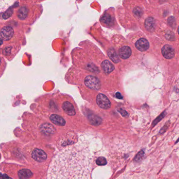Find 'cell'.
Wrapping results in <instances>:
<instances>
[{
	"mask_svg": "<svg viewBox=\"0 0 179 179\" xmlns=\"http://www.w3.org/2000/svg\"><path fill=\"white\" fill-rule=\"evenodd\" d=\"M93 157L78 146L65 148L54 157L47 179H91Z\"/></svg>",
	"mask_w": 179,
	"mask_h": 179,
	"instance_id": "cell-1",
	"label": "cell"
},
{
	"mask_svg": "<svg viewBox=\"0 0 179 179\" xmlns=\"http://www.w3.org/2000/svg\"><path fill=\"white\" fill-rule=\"evenodd\" d=\"M114 11V8H110L101 16L99 21L102 26L108 28H112L116 26L117 22Z\"/></svg>",
	"mask_w": 179,
	"mask_h": 179,
	"instance_id": "cell-2",
	"label": "cell"
},
{
	"mask_svg": "<svg viewBox=\"0 0 179 179\" xmlns=\"http://www.w3.org/2000/svg\"><path fill=\"white\" fill-rule=\"evenodd\" d=\"M85 84L87 87L91 89L98 90L101 89V84L98 78L93 76H86L84 81Z\"/></svg>",
	"mask_w": 179,
	"mask_h": 179,
	"instance_id": "cell-3",
	"label": "cell"
},
{
	"mask_svg": "<svg viewBox=\"0 0 179 179\" xmlns=\"http://www.w3.org/2000/svg\"><path fill=\"white\" fill-rule=\"evenodd\" d=\"M157 23L158 21L155 18L151 16H149L144 20V26L147 31L153 33L156 30Z\"/></svg>",
	"mask_w": 179,
	"mask_h": 179,
	"instance_id": "cell-4",
	"label": "cell"
},
{
	"mask_svg": "<svg viewBox=\"0 0 179 179\" xmlns=\"http://www.w3.org/2000/svg\"><path fill=\"white\" fill-rule=\"evenodd\" d=\"M97 103L102 109H107L111 106V103L106 96L99 94L97 96Z\"/></svg>",
	"mask_w": 179,
	"mask_h": 179,
	"instance_id": "cell-5",
	"label": "cell"
},
{
	"mask_svg": "<svg viewBox=\"0 0 179 179\" xmlns=\"http://www.w3.org/2000/svg\"><path fill=\"white\" fill-rule=\"evenodd\" d=\"M31 157L34 159L38 162H43L47 159V155L43 150L35 149L31 154Z\"/></svg>",
	"mask_w": 179,
	"mask_h": 179,
	"instance_id": "cell-6",
	"label": "cell"
},
{
	"mask_svg": "<svg viewBox=\"0 0 179 179\" xmlns=\"http://www.w3.org/2000/svg\"><path fill=\"white\" fill-rule=\"evenodd\" d=\"M149 43L146 38L141 37L138 39L136 43L135 46L140 51H144L149 48Z\"/></svg>",
	"mask_w": 179,
	"mask_h": 179,
	"instance_id": "cell-7",
	"label": "cell"
},
{
	"mask_svg": "<svg viewBox=\"0 0 179 179\" xmlns=\"http://www.w3.org/2000/svg\"><path fill=\"white\" fill-rule=\"evenodd\" d=\"M14 33L13 28L10 26H5L0 31V35L4 41H8L12 38Z\"/></svg>",
	"mask_w": 179,
	"mask_h": 179,
	"instance_id": "cell-8",
	"label": "cell"
},
{
	"mask_svg": "<svg viewBox=\"0 0 179 179\" xmlns=\"http://www.w3.org/2000/svg\"><path fill=\"white\" fill-rule=\"evenodd\" d=\"M161 51L164 57L167 59L173 58L175 54V51L173 47L169 45H164L162 48Z\"/></svg>",
	"mask_w": 179,
	"mask_h": 179,
	"instance_id": "cell-9",
	"label": "cell"
},
{
	"mask_svg": "<svg viewBox=\"0 0 179 179\" xmlns=\"http://www.w3.org/2000/svg\"><path fill=\"white\" fill-rule=\"evenodd\" d=\"M132 54V51L128 46H124L120 48L119 50V54L120 58L123 59H127L130 57Z\"/></svg>",
	"mask_w": 179,
	"mask_h": 179,
	"instance_id": "cell-10",
	"label": "cell"
},
{
	"mask_svg": "<svg viewBox=\"0 0 179 179\" xmlns=\"http://www.w3.org/2000/svg\"><path fill=\"white\" fill-rule=\"evenodd\" d=\"M62 108L67 115L74 116L76 114L75 108L73 104L69 102H65L63 104Z\"/></svg>",
	"mask_w": 179,
	"mask_h": 179,
	"instance_id": "cell-11",
	"label": "cell"
},
{
	"mask_svg": "<svg viewBox=\"0 0 179 179\" xmlns=\"http://www.w3.org/2000/svg\"><path fill=\"white\" fill-rule=\"evenodd\" d=\"M49 119L52 123L58 126H63L66 124V122L64 120V119L59 115L53 114L51 115Z\"/></svg>",
	"mask_w": 179,
	"mask_h": 179,
	"instance_id": "cell-12",
	"label": "cell"
},
{
	"mask_svg": "<svg viewBox=\"0 0 179 179\" xmlns=\"http://www.w3.org/2000/svg\"><path fill=\"white\" fill-rule=\"evenodd\" d=\"M102 70L107 74H109L112 72L114 69V67L111 62L108 60H104L101 63Z\"/></svg>",
	"mask_w": 179,
	"mask_h": 179,
	"instance_id": "cell-13",
	"label": "cell"
},
{
	"mask_svg": "<svg viewBox=\"0 0 179 179\" xmlns=\"http://www.w3.org/2000/svg\"><path fill=\"white\" fill-rule=\"evenodd\" d=\"M18 175L20 179H29L31 177L33 173L30 170L24 169L18 171Z\"/></svg>",
	"mask_w": 179,
	"mask_h": 179,
	"instance_id": "cell-14",
	"label": "cell"
},
{
	"mask_svg": "<svg viewBox=\"0 0 179 179\" xmlns=\"http://www.w3.org/2000/svg\"><path fill=\"white\" fill-rule=\"evenodd\" d=\"M15 0H0V12L6 10L11 6Z\"/></svg>",
	"mask_w": 179,
	"mask_h": 179,
	"instance_id": "cell-15",
	"label": "cell"
},
{
	"mask_svg": "<svg viewBox=\"0 0 179 179\" xmlns=\"http://www.w3.org/2000/svg\"><path fill=\"white\" fill-rule=\"evenodd\" d=\"M108 55L109 58L114 63H117L120 61L119 57L117 55L116 51L114 50V49H110L109 50L108 52Z\"/></svg>",
	"mask_w": 179,
	"mask_h": 179,
	"instance_id": "cell-16",
	"label": "cell"
},
{
	"mask_svg": "<svg viewBox=\"0 0 179 179\" xmlns=\"http://www.w3.org/2000/svg\"><path fill=\"white\" fill-rule=\"evenodd\" d=\"M28 8L26 7H22L18 11V18H19L20 20H25L26 18L28 17Z\"/></svg>",
	"mask_w": 179,
	"mask_h": 179,
	"instance_id": "cell-17",
	"label": "cell"
},
{
	"mask_svg": "<svg viewBox=\"0 0 179 179\" xmlns=\"http://www.w3.org/2000/svg\"><path fill=\"white\" fill-rule=\"evenodd\" d=\"M97 164L99 165H104L107 164V160L104 157H99L97 158L96 160Z\"/></svg>",
	"mask_w": 179,
	"mask_h": 179,
	"instance_id": "cell-18",
	"label": "cell"
},
{
	"mask_svg": "<svg viewBox=\"0 0 179 179\" xmlns=\"http://www.w3.org/2000/svg\"><path fill=\"white\" fill-rule=\"evenodd\" d=\"M0 179H13L9 177L6 174L0 173Z\"/></svg>",
	"mask_w": 179,
	"mask_h": 179,
	"instance_id": "cell-19",
	"label": "cell"
},
{
	"mask_svg": "<svg viewBox=\"0 0 179 179\" xmlns=\"http://www.w3.org/2000/svg\"><path fill=\"white\" fill-rule=\"evenodd\" d=\"M116 97L118 99H122V96L121 95V94L120 93H119V92H117V93L116 94Z\"/></svg>",
	"mask_w": 179,
	"mask_h": 179,
	"instance_id": "cell-20",
	"label": "cell"
},
{
	"mask_svg": "<svg viewBox=\"0 0 179 179\" xmlns=\"http://www.w3.org/2000/svg\"><path fill=\"white\" fill-rule=\"evenodd\" d=\"M2 44H3V41H2V39H0V46L2 45Z\"/></svg>",
	"mask_w": 179,
	"mask_h": 179,
	"instance_id": "cell-21",
	"label": "cell"
},
{
	"mask_svg": "<svg viewBox=\"0 0 179 179\" xmlns=\"http://www.w3.org/2000/svg\"><path fill=\"white\" fill-rule=\"evenodd\" d=\"M1 62H2V59L0 57V66H1Z\"/></svg>",
	"mask_w": 179,
	"mask_h": 179,
	"instance_id": "cell-22",
	"label": "cell"
}]
</instances>
